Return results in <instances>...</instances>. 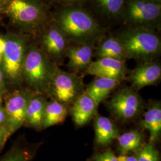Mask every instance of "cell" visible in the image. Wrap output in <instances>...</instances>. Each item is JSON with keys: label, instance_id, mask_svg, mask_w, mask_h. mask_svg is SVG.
<instances>
[{"label": "cell", "instance_id": "cell-22", "mask_svg": "<svg viewBox=\"0 0 161 161\" xmlns=\"http://www.w3.org/2000/svg\"><path fill=\"white\" fill-rule=\"evenodd\" d=\"M68 114L66 106L57 101L47 103L43 117L42 127L46 128L62 122Z\"/></svg>", "mask_w": 161, "mask_h": 161}, {"label": "cell", "instance_id": "cell-19", "mask_svg": "<svg viewBox=\"0 0 161 161\" xmlns=\"http://www.w3.org/2000/svg\"><path fill=\"white\" fill-rule=\"evenodd\" d=\"M120 82L114 79L96 76L88 85L86 92L98 105L109 97Z\"/></svg>", "mask_w": 161, "mask_h": 161}, {"label": "cell", "instance_id": "cell-35", "mask_svg": "<svg viewBox=\"0 0 161 161\" xmlns=\"http://www.w3.org/2000/svg\"><path fill=\"white\" fill-rule=\"evenodd\" d=\"M1 102H2V98H1V96H0V105H1Z\"/></svg>", "mask_w": 161, "mask_h": 161}, {"label": "cell", "instance_id": "cell-1", "mask_svg": "<svg viewBox=\"0 0 161 161\" xmlns=\"http://www.w3.org/2000/svg\"><path fill=\"white\" fill-rule=\"evenodd\" d=\"M52 17L70 44L95 45L106 35L102 23L82 6H60Z\"/></svg>", "mask_w": 161, "mask_h": 161}, {"label": "cell", "instance_id": "cell-7", "mask_svg": "<svg viewBox=\"0 0 161 161\" xmlns=\"http://www.w3.org/2000/svg\"><path fill=\"white\" fill-rule=\"evenodd\" d=\"M47 92L55 101L67 106L73 104L84 92V85L77 74L57 67Z\"/></svg>", "mask_w": 161, "mask_h": 161}, {"label": "cell", "instance_id": "cell-18", "mask_svg": "<svg viewBox=\"0 0 161 161\" xmlns=\"http://www.w3.org/2000/svg\"><path fill=\"white\" fill-rule=\"evenodd\" d=\"M95 141L100 146H107L119 136V130L109 118L96 114L94 117Z\"/></svg>", "mask_w": 161, "mask_h": 161}, {"label": "cell", "instance_id": "cell-10", "mask_svg": "<svg viewBox=\"0 0 161 161\" xmlns=\"http://www.w3.org/2000/svg\"><path fill=\"white\" fill-rule=\"evenodd\" d=\"M31 96L28 92H18L7 100L5 109V122L9 134L16 131L24 124L26 110Z\"/></svg>", "mask_w": 161, "mask_h": 161}, {"label": "cell", "instance_id": "cell-9", "mask_svg": "<svg viewBox=\"0 0 161 161\" xmlns=\"http://www.w3.org/2000/svg\"><path fill=\"white\" fill-rule=\"evenodd\" d=\"M35 37L38 39L39 47L52 61L59 62L66 57L70 43L52 17Z\"/></svg>", "mask_w": 161, "mask_h": 161}, {"label": "cell", "instance_id": "cell-12", "mask_svg": "<svg viewBox=\"0 0 161 161\" xmlns=\"http://www.w3.org/2000/svg\"><path fill=\"white\" fill-rule=\"evenodd\" d=\"M125 63L115 58H100L92 62L85 72L89 75L121 81L125 76Z\"/></svg>", "mask_w": 161, "mask_h": 161}, {"label": "cell", "instance_id": "cell-16", "mask_svg": "<svg viewBox=\"0 0 161 161\" xmlns=\"http://www.w3.org/2000/svg\"><path fill=\"white\" fill-rule=\"evenodd\" d=\"M98 17L106 22H121L126 0H88Z\"/></svg>", "mask_w": 161, "mask_h": 161}, {"label": "cell", "instance_id": "cell-36", "mask_svg": "<svg viewBox=\"0 0 161 161\" xmlns=\"http://www.w3.org/2000/svg\"><path fill=\"white\" fill-rule=\"evenodd\" d=\"M44 1H52V0H44Z\"/></svg>", "mask_w": 161, "mask_h": 161}, {"label": "cell", "instance_id": "cell-14", "mask_svg": "<svg viewBox=\"0 0 161 161\" xmlns=\"http://www.w3.org/2000/svg\"><path fill=\"white\" fill-rule=\"evenodd\" d=\"M98 105L86 92L72 104L71 115L75 124L82 127L92 119L97 114Z\"/></svg>", "mask_w": 161, "mask_h": 161}, {"label": "cell", "instance_id": "cell-34", "mask_svg": "<svg viewBox=\"0 0 161 161\" xmlns=\"http://www.w3.org/2000/svg\"><path fill=\"white\" fill-rule=\"evenodd\" d=\"M2 61V55L0 54V62H1Z\"/></svg>", "mask_w": 161, "mask_h": 161}, {"label": "cell", "instance_id": "cell-30", "mask_svg": "<svg viewBox=\"0 0 161 161\" xmlns=\"http://www.w3.org/2000/svg\"><path fill=\"white\" fill-rule=\"evenodd\" d=\"M6 118L5 109L0 107V126H2V124L6 121Z\"/></svg>", "mask_w": 161, "mask_h": 161}, {"label": "cell", "instance_id": "cell-5", "mask_svg": "<svg viewBox=\"0 0 161 161\" xmlns=\"http://www.w3.org/2000/svg\"><path fill=\"white\" fill-rule=\"evenodd\" d=\"M125 27L161 29V4L148 0H126L121 21Z\"/></svg>", "mask_w": 161, "mask_h": 161}, {"label": "cell", "instance_id": "cell-6", "mask_svg": "<svg viewBox=\"0 0 161 161\" xmlns=\"http://www.w3.org/2000/svg\"><path fill=\"white\" fill-rule=\"evenodd\" d=\"M5 46L2 54V70L8 78L17 80L22 78L23 62L31 36L10 32L4 37Z\"/></svg>", "mask_w": 161, "mask_h": 161}, {"label": "cell", "instance_id": "cell-8", "mask_svg": "<svg viewBox=\"0 0 161 161\" xmlns=\"http://www.w3.org/2000/svg\"><path fill=\"white\" fill-rule=\"evenodd\" d=\"M108 107L118 119L130 121L140 114L144 108V102L132 87L124 86L112 96L108 103Z\"/></svg>", "mask_w": 161, "mask_h": 161}, {"label": "cell", "instance_id": "cell-15", "mask_svg": "<svg viewBox=\"0 0 161 161\" xmlns=\"http://www.w3.org/2000/svg\"><path fill=\"white\" fill-rule=\"evenodd\" d=\"M93 56L97 58H112L126 62L127 58L121 41L115 34L105 35L97 42Z\"/></svg>", "mask_w": 161, "mask_h": 161}, {"label": "cell", "instance_id": "cell-24", "mask_svg": "<svg viewBox=\"0 0 161 161\" xmlns=\"http://www.w3.org/2000/svg\"><path fill=\"white\" fill-rule=\"evenodd\" d=\"M31 158L32 156L29 151L15 147L1 158L0 161H31Z\"/></svg>", "mask_w": 161, "mask_h": 161}, {"label": "cell", "instance_id": "cell-21", "mask_svg": "<svg viewBox=\"0 0 161 161\" xmlns=\"http://www.w3.org/2000/svg\"><path fill=\"white\" fill-rule=\"evenodd\" d=\"M117 139L118 148L122 155L136 152L144 145L143 135L137 130L124 132L119 135Z\"/></svg>", "mask_w": 161, "mask_h": 161}, {"label": "cell", "instance_id": "cell-4", "mask_svg": "<svg viewBox=\"0 0 161 161\" xmlns=\"http://www.w3.org/2000/svg\"><path fill=\"white\" fill-rule=\"evenodd\" d=\"M58 66L36 44L29 43L23 62L22 78L35 90L47 92Z\"/></svg>", "mask_w": 161, "mask_h": 161}, {"label": "cell", "instance_id": "cell-23", "mask_svg": "<svg viewBox=\"0 0 161 161\" xmlns=\"http://www.w3.org/2000/svg\"><path fill=\"white\" fill-rule=\"evenodd\" d=\"M134 156L137 161H160V154L154 144L149 143L144 144L135 152Z\"/></svg>", "mask_w": 161, "mask_h": 161}, {"label": "cell", "instance_id": "cell-27", "mask_svg": "<svg viewBox=\"0 0 161 161\" xmlns=\"http://www.w3.org/2000/svg\"><path fill=\"white\" fill-rule=\"evenodd\" d=\"M10 136L6 127L0 126V150L2 149L6 140Z\"/></svg>", "mask_w": 161, "mask_h": 161}, {"label": "cell", "instance_id": "cell-20", "mask_svg": "<svg viewBox=\"0 0 161 161\" xmlns=\"http://www.w3.org/2000/svg\"><path fill=\"white\" fill-rule=\"evenodd\" d=\"M47 104L46 99L42 95L38 94L32 96L26 110L25 122L36 128L42 127Z\"/></svg>", "mask_w": 161, "mask_h": 161}, {"label": "cell", "instance_id": "cell-32", "mask_svg": "<svg viewBox=\"0 0 161 161\" xmlns=\"http://www.w3.org/2000/svg\"><path fill=\"white\" fill-rule=\"evenodd\" d=\"M3 78H4V74L3 70L0 69V89L1 88L3 84Z\"/></svg>", "mask_w": 161, "mask_h": 161}, {"label": "cell", "instance_id": "cell-26", "mask_svg": "<svg viewBox=\"0 0 161 161\" xmlns=\"http://www.w3.org/2000/svg\"><path fill=\"white\" fill-rule=\"evenodd\" d=\"M60 6H82L88 0H52Z\"/></svg>", "mask_w": 161, "mask_h": 161}, {"label": "cell", "instance_id": "cell-3", "mask_svg": "<svg viewBox=\"0 0 161 161\" xmlns=\"http://www.w3.org/2000/svg\"><path fill=\"white\" fill-rule=\"evenodd\" d=\"M150 29L124 27L115 33L121 41L128 58L141 63L154 61L161 52L160 36Z\"/></svg>", "mask_w": 161, "mask_h": 161}, {"label": "cell", "instance_id": "cell-2", "mask_svg": "<svg viewBox=\"0 0 161 161\" xmlns=\"http://www.w3.org/2000/svg\"><path fill=\"white\" fill-rule=\"evenodd\" d=\"M5 14L18 32L34 38L52 18L44 0H10Z\"/></svg>", "mask_w": 161, "mask_h": 161}, {"label": "cell", "instance_id": "cell-28", "mask_svg": "<svg viewBox=\"0 0 161 161\" xmlns=\"http://www.w3.org/2000/svg\"><path fill=\"white\" fill-rule=\"evenodd\" d=\"M118 161H137V159L134 156L128 155H122L118 156Z\"/></svg>", "mask_w": 161, "mask_h": 161}, {"label": "cell", "instance_id": "cell-17", "mask_svg": "<svg viewBox=\"0 0 161 161\" xmlns=\"http://www.w3.org/2000/svg\"><path fill=\"white\" fill-rule=\"evenodd\" d=\"M140 125L150 133L149 143L155 144L161 136V105L159 102H153L146 112Z\"/></svg>", "mask_w": 161, "mask_h": 161}, {"label": "cell", "instance_id": "cell-13", "mask_svg": "<svg viewBox=\"0 0 161 161\" xmlns=\"http://www.w3.org/2000/svg\"><path fill=\"white\" fill-rule=\"evenodd\" d=\"M95 45L74 44L69 46L66 54L68 58V67L74 73L86 71L92 62Z\"/></svg>", "mask_w": 161, "mask_h": 161}, {"label": "cell", "instance_id": "cell-29", "mask_svg": "<svg viewBox=\"0 0 161 161\" xmlns=\"http://www.w3.org/2000/svg\"><path fill=\"white\" fill-rule=\"evenodd\" d=\"M10 0H0V17L3 14H5L6 8Z\"/></svg>", "mask_w": 161, "mask_h": 161}, {"label": "cell", "instance_id": "cell-33", "mask_svg": "<svg viewBox=\"0 0 161 161\" xmlns=\"http://www.w3.org/2000/svg\"><path fill=\"white\" fill-rule=\"evenodd\" d=\"M150 2L154 3H156V4H161V0H148Z\"/></svg>", "mask_w": 161, "mask_h": 161}, {"label": "cell", "instance_id": "cell-31", "mask_svg": "<svg viewBox=\"0 0 161 161\" xmlns=\"http://www.w3.org/2000/svg\"><path fill=\"white\" fill-rule=\"evenodd\" d=\"M5 46V41L4 38L0 37V54H3Z\"/></svg>", "mask_w": 161, "mask_h": 161}, {"label": "cell", "instance_id": "cell-11", "mask_svg": "<svg viewBox=\"0 0 161 161\" xmlns=\"http://www.w3.org/2000/svg\"><path fill=\"white\" fill-rule=\"evenodd\" d=\"M161 77V64L154 60L140 64L131 72L128 80L134 90H138L155 84Z\"/></svg>", "mask_w": 161, "mask_h": 161}, {"label": "cell", "instance_id": "cell-25", "mask_svg": "<svg viewBox=\"0 0 161 161\" xmlns=\"http://www.w3.org/2000/svg\"><path fill=\"white\" fill-rule=\"evenodd\" d=\"M92 159L94 161H118V157L110 150L95 154Z\"/></svg>", "mask_w": 161, "mask_h": 161}]
</instances>
